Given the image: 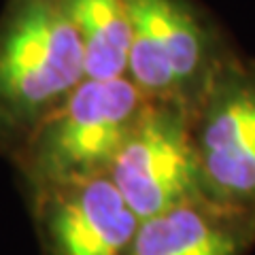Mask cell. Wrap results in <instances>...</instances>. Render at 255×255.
Masks as SVG:
<instances>
[{"instance_id": "cell-6", "label": "cell", "mask_w": 255, "mask_h": 255, "mask_svg": "<svg viewBox=\"0 0 255 255\" xmlns=\"http://www.w3.org/2000/svg\"><path fill=\"white\" fill-rule=\"evenodd\" d=\"M34 194L45 255H134L140 219L109 174Z\"/></svg>"}, {"instance_id": "cell-1", "label": "cell", "mask_w": 255, "mask_h": 255, "mask_svg": "<svg viewBox=\"0 0 255 255\" xmlns=\"http://www.w3.org/2000/svg\"><path fill=\"white\" fill-rule=\"evenodd\" d=\"M83 81L81 41L62 0H9L0 15V149L15 153Z\"/></svg>"}, {"instance_id": "cell-7", "label": "cell", "mask_w": 255, "mask_h": 255, "mask_svg": "<svg viewBox=\"0 0 255 255\" xmlns=\"http://www.w3.org/2000/svg\"><path fill=\"white\" fill-rule=\"evenodd\" d=\"M255 213L200 194L140 221L134 255H247Z\"/></svg>"}, {"instance_id": "cell-3", "label": "cell", "mask_w": 255, "mask_h": 255, "mask_svg": "<svg viewBox=\"0 0 255 255\" xmlns=\"http://www.w3.org/2000/svg\"><path fill=\"white\" fill-rule=\"evenodd\" d=\"M130 17L128 79L151 102L194 111L234 51L191 0H126Z\"/></svg>"}, {"instance_id": "cell-2", "label": "cell", "mask_w": 255, "mask_h": 255, "mask_svg": "<svg viewBox=\"0 0 255 255\" xmlns=\"http://www.w3.org/2000/svg\"><path fill=\"white\" fill-rule=\"evenodd\" d=\"M147 98L128 77L85 79L15 151L34 191L109 174Z\"/></svg>"}, {"instance_id": "cell-5", "label": "cell", "mask_w": 255, "mask_h": 255, "mask_svg": "<svg viewBox=\"0 0 255 255\" xmlns=\"http://www.w3.org/2000/svg\"><path fill=\"white\" fill-rule=\"evenodd\" d=\"M109 177L140 221L204 194L189 111L147 100Z\"/></svg>"}, {"instance_id": "cell-8", "label": "cell", "mask_w": 255, "mask_h": 255, "mask_svg": "<svg viewBox=\"0 0 255 255\" xmlns=\"http://www.w3.org/2000/svg\"><path fill=\"white\" fill-rule=\"evenodd\" d=\"M81 41L85 79L107 81L128 75L130 17L126 0H62Z\"/></svg>"}, {"instance_id": "cell-4", "label": "cell", "mask_w": 255, "mask_h": 255, "mask_svg": "<svg viewBox=\"0 0 255 255\" xmlns=\"http://www.w3.org/2000/svg\"><path fill=\"white\" fill-rule=\"evenodd\" d=\"M189 119L204 194L255 213V62L230 55Z\"/></svg>"}]
</instances>
